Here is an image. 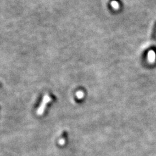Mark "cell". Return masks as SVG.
<instances>
[{
  "label": "cell",
  "instance_id": "1",
  "mask_svg": "<svg viewBox=\"0 0 156 156\" xmlns=\"http://www.w3.org/2000/svg\"><path fill=\"white\" fill-rule=\"evenodd\" d=\"M51 98L49 95H46L44 97L42 104L37 111V113L38 115H41L43 114L44 111L45 110L46 104H48L50 101H51Z\"/></svg>",
  "mask_w": 156,
  "mask_h": 156
},
{
  "label": "cell",
  "instance_id": "2",
  "mask_svg": "<svg viewBox=\"0 0 156 156\" xmlns=\"http://www.w3.org/2000/svg\"><path fill=\"white\" fill-rule=\"evenodd\" d=\"M150 39L152 41H156V20L154 22V23L152 29V33H151Z\"/></svg>",
  "mask_w": 156,
  "mask_h": 156
},
{
  "label": "cell",
  "instance_id": "3",
  "mask_svg": "<svg viewBox=\"0 0 156 156\" xmlns=\"http://www.w3.org/2000/svg\"><path fill=\"white\" fill-rule=\"evenodd\" d=\"M59 144H61V145L64 144H65V140H64V139H61V140H59Z\"/></svg>",
  "mask_w": 156,
  "mask_h": 156
},
{
  "label": "cell",
  "instance_id": "4",
  "mask_svg": "<svg viewBox=\"0 0 156 156\" xmlns=\"http://www.w3.org/2000/svg\"><path fill=\"white\" fill-rule=\"evenodd\" d=\"M2 83L0 82V87H2Z\"/></svg>",
  "mask_w": 156,
  "mask_h": 156
}]
</instances>
